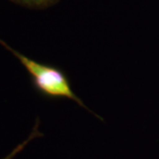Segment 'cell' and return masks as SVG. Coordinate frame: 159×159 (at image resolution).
Listing matches in <instances>:
<instances>
[{"instance_id":"6da1fadb","label":"cell","mask_w":159,"mask_h":159,"mask_svg":"<svg viewBox=\"0 0 159 159\" xmlns=\"http://www.w3.org/2000/svg\"><path fill=\"white\" fill-rule=\"evenodd\" d=\"M0 44L9 51L27 70L32 85L41 96L50 99H69L79 104L80 107L89 110L72 88L68 76L55 66L35 61L25 56L0 39ZM91 112L90 110H89Z\"/></svg>"},{"instance_id":"7a4b0ae2","label":"cell","mask_w":159,"mask_h":159,"mask_svg":"<svg viewBox=\"0 0 159 159\" xmlns=\"http://www.w3.org/2000/svg\"><path fill=\"white\" fill-rule=\"evenodd\" d=\"M42 136H43V134L39 130V120L37 119L36 122H35V125H34V127H33V129L31 131V133L29 134L28 138L26 140H24L22 142H20L19 145H17L15 148L11 150L10 153L2 159H14L18 154L20 153L31 141H33L34 139H37V138Z\"/></svg>"},{"instance_id":"3957f363","label":"cell","mask_w":159,"mask_h":159,"mask_svg":"<svg viewBox=\"0 0 159 159\" xmlns=\"http://www.w3.org/2000/svg\"><path fill=\"white\" fill-rule=\"evenodd\" d=\"M13 1L28 6L43 7V6L49 5L51 1H53V0H13Z\"/></svg>"}]
</instances>
